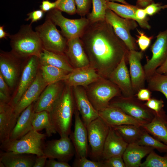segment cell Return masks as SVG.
Listing matches in <instances>:
<instances>
[{
    "instance_id": "cell-1",
    "label": "cell",
    "mask_w": 167,
    "mask_h": 167,
    "mask_svg": "<svg viewBox=\"0 0 167 167\" xmlns=\"http://www.w3.org/2000/svg\"><path fill=\"white\" fill-rule=\"evenodd\" d=\"M90 64L102 77L111 72L129 50L106 20L89 24L80 37Z\"/></svg>"
},
{
    "instance_id": "cell-2",
    "label": "cell",
    "mask_w": 167,
    "mask_h": 167,
    "mask_svg": "<svg viewBox=\"0 0 167 167\" xmlns=\"http://www.w3.org/2000/svg\"><path fill=\"white\" fill-rule=\"evenodd\" d=\"M75 109L72 88L66 84L61 94L49 112L51 123L60 137L69 136Z\"/></svg>"
},
{
    "instance_id": "cell-3",
    "label": "cell",
    "mask_w": 167,
    "mask_h": 167,
    "mask_svg": "<svg viewBox=\"0 0 167 167\" xmlns=\"http://www.w3.org/2000/svg\"><path fill=\"white\" fill-rule=\"evenodd\" d=\"M9 37L11 52L20 59L32 56L39 57L43 48L39 37L30 24L21 26L18 32Z\"/></svg>"
},
{
    "instance_id": "cell-4",
    "label": "cell",
    "mask_w": 167,
    "mask_h": 167,
    "mask_svg": "<svg viewBox=\"0 0 167 167\" xmlns=\"http://www.w3.org/2000/svg\"><path fill=\"white\" fill-rule=\"evenodd\" d=\"M84 88L89 100L98 111L109 106L113 99L122 95L115 84L102 77Z\"/></svg>"
},
{
    "instance_id": "cell-5",
    "label": "cell",
    "mask_w": 167,
    "mask_h": 167,
    "mask_svg": "<svg viewBox=\"0 0 167 167\" xmlns=\"http://www.w3.org/2000/svg\"><path fill=\"white\" fill-rule=\"evenodd\" d=\"M46 135L33 129L19 139L1 143L0 148L4 151L42 156L44 155L43 141Z\"/></svg>"
},
{
    "instance_id": "cell-6",
    "label": "cell",
    "mask_w": 167,
    "mask_h": 167,
    "mask_svg": "<svg viewBox=\"0 0 167 167\" xmlns=\"http://www.w3.org/2000/svg\"><path fill=\"white\" fill-rule=\"evenodd\" d=\"M109 105L118 108L143 125L151 122L155 116V112L135 96L125 97L121 95L115 97L110 101Z\"/></svg>"
},
{
    "instance_id": "cell-7",
    "label": "cell",
    "mask_w": 167,
    "mask_h": 167,
    "mask_svg": "<svg viewBox=\"0 0 167 167\" xmlns=\"http://www.w3.org/2000/svg\"><path fill=\"white\" fill-rule=\"evenodd\" d=\"M35 30L41 41L43 48L65 54L67 40L57 29L51 20L46 18L45 22L37 26Z\"/></svg>"
},
{
    "instance_id": "cell-8",
    "label": "cell",
    "mask_w": 167,
    "mask_h": 167,
    "mask_svg": "<svg viewBox=\"0 0 167 167\" xmlns=\"http://www.w3.org/2000/svg\"><path fill=\"white\" fill-rule=\"evenodd\" d=\"M47 18L60 27L61 33L67 40L80 38L90 24L85 17L75 19L66 18L62 15V11L57 8L49 11Z\"/></svg>"
},
{
    "instance_id": "cell-9",
    "label": "cell",
    "mask_w": 167,
    "mask_h": 167,
    "mask_svg": "<svg viewBox=\"0 0 167 167\" xmlns=\"http://www.w3.org/2000/svg\"><path fill=\"white\" fill-rule=\"evenodd\" d=\"M105 20L112 26L116 35L129 50H137L136 40L130 32L138 26L135 21L122 18L109 8L106 11Z\"/></svg>"
},
{
    "instance_id": "cell-10",
    "label": "cell",
    "mask_w": 167,
    "mask_h": 167,
    "mask_svg": "<svg viewBox=\"0 0 167 167\" xmlns=\"http://www.w3.org/2000/svg\"><path fill=\"white\" fill-rule=\"evenodd\" d=\"M90 155L95 159L102 157V152L110 126L99 117L87 127Z\"/></svg>"
},
{
    "instance_id": "cell-11",
    "label": "cell",
    "mask_w": 167,
    "mask_h": 167,
    "mask_svg": "<svg viewBox=\"0 0 167 167\" xmlns=\"http://www.w3.org/2000/svg\"><path fill=\"white\" fill-rule=\"evenodd\" d=\"M27 59L18 85L9 103L13 107L17 104L25 92L33 82L40 69V64L38 57L32 56Z\"/></svg>"
},
{
    "instance_id": "cell-12",
    "label": "cell",
    "mask_w": 167,
    "mask_h": 167,
    "mask_svg": "<svg viewBox=\"0 0 167 167\" xmlns=\"http://www.w3.org/2000/svg\"><path fill=\"white\" fill-rule=\"evenodd\" d=\"M43 152L48 158L67 162L75 153L69 136L61 137L58 139L47 141L44 146Z\"/></svg>"
},
{
    "instance_id": "cell-13",
    "label": "cell",
    "mask_w": 167,
    "mask_h": 167,
    "mask_svg": "<svg viewBox=\"0 0 167 167\" xmlns=\"http://www.w3.org/2000/svg\"><path fill=\"white\" fill-rule=\"evenodd\" d=\"M152 55L143 66L146 79L151 76L167 57V28L159 32L152 45Z\"/></svg>"
},
{
    "instance_id": "cell-14",
    "label": "cell",
    "mask_w": 167,
    "mask_h": 167,
    "mask_svg": "<svg viewBox=\"0 0 167 167\" xmlns=\"http://www.w3.org/2000/svg\"><path fill=\"white\" fill-rule=\"evenodd\" d=\"M20 59L11 52L0 54V74L11 89L15 86L21 73Z\"/></svg>"
},
{
    "instance_id": "cell-15",
    "label": "cell",
    "mask_w": 167,
    "mask_h": 167,
    "mask_svg": "<svg viewBox=\"0 0 167 167\" xmlns=\"http://www.w3.org/2000/svg\"><path fill=\"white\" fill-rule=\"evenodd\" d=\"M74 114V130L71 132L69 137L74 147L76 157H87L88 153V142L87 128L76 107Z\"/></svg>"
},
{
    "instance_id": "cell-16",
    "label": "cell",
    "mask_w": 167,
    "mask_h": 167,
    "mask_svg": "<svg viewBox=\"0 0 167 167\" xmlns=\"http://www.w3.org/2000/svg\"><path fill=\"white\" fill-rule=\"evenodd\" d=\"M76 107L79 112L86 126L99 117L98 111L94 108L89 100L84 87H72Z\"/></svg>"
},
{
    "instance_id": "cell-17",
    "label": "cell",
    "mask_w": 167,
    "mask_h": 167,
    "mask_svg": "<svg viewBox=\"0 0 167 167\" xmlns=\"http://www.w3.org/2000/svg\"><path fill=\"white\" fill-rule=\"evenodd\" d=\"M142 51L129 50L127 61L129 65V73L133 89L135 95L138 91L144 88L146 80L145 72L141 63Z\"/></svg>"
},
{
    "instance_id": "cell-18",
    "label": "cell",
    "mask_w": 167,
    "mask_h": 167,
    "mask_svg": "<svg viewBox=\"0 0 167 167\" xmlns=\"http://www.w3.org/2000/svg\"><path fill=\"white\" fill-rule=\"evenodd\" d=\"M48 85L43 78L39 69L33 82L13 107L14 113L18 118L24 110L37 100Z\"/></svg>"
},
{
    "instance_id": "cell-19",
    "label": "cell",
    "mask_w": 167,
    "mask_h": 167,
    "mask_svg": "<svg viewBox=\"0 0 167 167\" xmlns=\"http://www.w3.org/2000/svg\"><path fill=\"white\" fill-rule=\"evenodd\" d=\"M126 61L127 58L124 57L108 79L118 87L122 96L133 97L135 95L133 89L129 71L126 65Z\"/></svg>"
},
{
    "instance_id": "cell-20",
    "label": "cell",
    "mask_w": 167,
    "mask_h": 167,
    "mask_svg": "<svg viewBox=\"0 0 167 167\" xmlns=\"http://www.w3.org/2000/svg\"><path fill=\"white\" fill-rule=\"evenodd\" d=\"M65 85L63 81L48 85L35 103V112L43 111L49 112L61 94Z\"/></svg>"
},
{
    "instance_id": "cell-21",
    "label": "cell",
    "mask_w": 167,
    "mask_h": 167,
    "mask_svg": "<svg viewBox=\"0 0 167 167\" xmlns=\"http://www.w3.org/2000/svg\"><path fill=\"white\" fill-rule=\"evenodd\" d=\"M102 77L90 64L88 66L74 68L63 81L71 87L80 86L85 88Z\"/></svg>"
},
{
    "instance_id": "cell-22",
    "label": "cell",
    "mask_w": 167,
    "mask_h": 167,
    "mask_svg": "<svg viewBox=\"0 0 167 167\" xmlns=\"http://www.w3.org/2000/svg\"><path fill=\"white\" fill-rule=\"evenodd\" d=\"M65 54L74 68L90 65L88 58L80 37L67 40Z\"/></svg>"
},
{
    "instance_id": "cell-23",
    "label": "cell",
    "mask_w": 167,
    "mask_h": 167,
    "mask_svg": "<svg viewBox=\"0 0 167 167\" xmlns=\"http://www.w3.org/2000/svg\"><path fill=\"white\" fill-rule=\"evenodd\" d=\"M98 113L99 117L110 127L125 124L143 126L120 109L110 105L98 111Z\"/></svg>"
},
{
    "instance_id": "cell-24",
    "label": "cell",
    "mask_w": 167,
    "mask_h": 167,
    "mask_svg": "<svg viewBox=\"0 0 167 167\" xmlns=\"http://www.w3.org/2000/svg\"><path fill=\"white\" fill-rule=\"evenodd\" d=\"M128 144L116 130L110 126L105 143L102 157L105 160L114 156H122Z\"/></svg>"
},
{
    "instance_id": "cell-25",
    "label": "cell",
    "mask_w": 167,
    "mask_h": 167,
    "mask_svg": "<svg viewBox=\"0 0 167 167\" xmlns=\"http://www.w3.org/2000/svg\"><path fill=\"white\" fill-rule=\"evenodd\" d=\"M18 118L13 107L9 104L0 102V141L1 143L8 140Z\"/></svg>"
},
{
    "instance_id": "cell-26",
    "label": "cell",
    "mask_w": 167,
    "mask_h": 167,
    "mask_svg": "<svg viewBox=\"0 0 167 167\" xmlns=\"http://www.w3.org/2000/svg\"><path fill=\"white\" fill-rule=\"evenodd\" d=\"M143 127L154 138L167 145V115L164 109L155 112L152 121Z\"/></svg>"
},
{
    "instance_id": "cell-27",
    "label": "cell",
    "mask_w": 167,
    "mask_h": 167,
    "mask_svg": "<svg viewBox=\"0 0 167 167\" xmlns=\"http://www.w3.org/2000/svg\"><path fill=\"white\" fill-rule=\"evenodd\" d=\"M35 103L28 107L21 113L9 139L14 140L19 139L33 129L32 119L35 112L34 109Z\"/></svg>"
},
{
    "instance_id": "cell-28",
    "label": "cell",
    "mask_w": 167,
    "mask_h": 167,
    "mask_svg": "<svg viewBox=\"0 0 167 167\" xmlns=\"http://www.w3.org/2000/svg\"><path fill=\"white\" fill-rule=\"evenodd\" d=\"M154 149L136 143L128 144L122 155L126 167H139L142 159Z\"/></svg>"
},
{
    "instance_id": "cell-29",
    "label": "cell",
    "mask_w": 167,
    "mask_h": 167,
    "mask_svg": "<svg viewBox=\"0 0 167 167\" xmlns=\"http://www.w3.org/2000/svg\"><path fill=\"white\" fill-rule=\"evenodd\" d=\"M36 156L12 151L1 152L0 162L5 167H33Z\"/></svg>"
},
{
    "instance_id": "cell-30",
    "label": "cell",
    "mask_w": 167,
    "mask_h": 167,
    "mask_svg": "<svg viewBox=\"0 0 167 167\" xmlns=\"http://www.w3.org/2000/svg\"><path fill=\"white\" fill-rule=\"evenodd\" d=\"M38 58L40 65L54 66L69 72L72 71L74 68L65 54L43 48Z\"/></svg>"
},
{
    "instance_id": "cell-31",
    "label": "cell",
    "mask_w": 167,
    "mask_h": 167,
    "mask_svg": "<svg viewBox=\"0 0 167 167\" xmlns=\"http://www.w3.org/2000/svg\"><path fill=\"white\" fill-rule=\"evenodd\" d=\"M32 123L34 130L38 131L45 129L48 137L57 133L50 121L49 112L43 111L35 112L32 119Z\"/></svg>"
},
{
    "instance_id": "cell-32",
    "label": "cell",
    "mask_w": 167,
    "mask_h": 167,
    "mask_svg": "<svg viewBox=\"0 0 167 167\" xmlns=\"http://www.w3.org/2000/svg\"><path fill=\"white\" fill-rule=\"evenodd\" d=\"M112 127L128 144L136 143L141 137L144 129L143 126L125 124Z\"/></svg>"
},
{
    "instance_id": "cell-33",
    "label": "cell",
    "mask_w": 167,
    "mask_h": 167,
    "mask_svg": "<svg viewBox=\"0 0 167 167\" xmlns=\"http://www.w3.org/2000/svg\"><path fill=\"white\" fill-rule=\"evenodd\" d=\"M40 69L43 78L48 85L64 81L70 72L49 65H40Z\"/></svg>"
},
{
    "instance_id": "cell-34",
    "label": "cell",
    "mask_w": 167,
    "mask_h": 167,
    "mask_svg": "<svg viewBox=\"0 0 167 167\" xmlns=\"http://www.w3.org/2000/svg\"><path fill=\"white\" fill-rule=\"evenodd\" d=\"M108 8L119 16L124 18L131 19L136 22L135 14L139 8L137 6L128 4H120L113 2L107 1Z\"/></svg>"
},
{
    "instance_id": "cell-35",
    "label": "cell",
    "mask_w": 167,
    "mask_h": 167,
    "mask_svg": "<svg viewBox=\"0 0 167 167\" xmlns=\"http://www.w3.org/2000/svg\"><path fill=\"white\" fill-rule=\"evenodd\" d=\"M146 81L148 89L151 91L161 92L167 100V75L159 74L155 72Z\"/></svg>"
},
{
    "instance_id": "cell-36",
    "label": "cell",
    "mask_w": 167,
    "mask_h": 167,
    "mask_svg": "<svg viewBox=\"0 0 167 167\" xmlns=\"http://www.w3.org/2000/svg\"><path fill=\"white\" fill-rule=\"evenodd\" d=\"M92 10L88 14L87 18L90 23L105 20L106 11L108 8L105 0H92Z\"/></svg>"
},
{
    "instance_id": "cell-37",
    "label": "cell",
    "mask_w": 167,
    "mask_h": 167,
    "mask_svg": "<svg viewBox=\"0 0 167 167\" xmlns=\"http://www.w3.org/2000/svg\"><path fill=\"white\" fill-rule=\"evenodd\" d=\"M136 143L140 145L151 147L161 152L167 153V145L151 136L145 130Z\"/></svg>"
},
{
    "instance_id": "cell-38",
    "label": "cell",
    "mask_w": 167,
    "mask_h": 167,
    "mask_svg": "<svg viewBox=\"0 0 167 167\" xmlns=\"http://www.w3.org/2000/svg\"><path fill=\"white\" fill-rule=\"evenodd\" d=\"M140 167H167V153L163 156L159 155L154 150L150 152Z\"/></svg>"
},
{
    "instance_id": "cell-39",
    "label": "cell",
    "mask_w": 167,
    "mask_h": 167,
    "mask_svg": "<svg viewBox=\"0 0 167 167\" xmlns=\"http://www.w3.org/2000/svg\"><path fill=\"white\" fill-rule=\"evenodd\" d=\"M56 8L70 15L76 13L75 0H60Z\"/></svg>"
},
{
    "instance_id": "cell-40",
    "label": "cell",
    "mask_w": 167,
    "mask_h": 167,
    "mask_svg": "<svg viewBox=\"0 0 167 167\" xmlns=\"http://www.w3.org/2000/svg\"><path fill=\"white\" fill-rule=\"evenodd\" d=\"M75 167H104L103 162L89 160L86 157L76 158L73 163Z\"/></svg>"
},
{
    "instance_id": "cell-41",
    "label": "cell",
    "mask_w": 167,
    "mask_h": 167,
    "mask_svg": "<svg viewBox=\"0 0 167 167\" xmlns=\"http://www.w3.org/2000/svg\"><path fill=\"white\" fill-rule=\"evenodd\" d=\"M75 1L78 15L84 17L90 13L92 0H75Z\"/></svg>"
},
{
    "instance_id": "cell-42",
    "label": "cell",
    "mask_w": 167,
    "mask_h": 167,
    "mask_svg": "<svg viewBox=\"0 0 167 167\" xmlns=\"http://www.w3.org/2000/svg\"><path fill=\"white\" fill-rule=\"evenodd\" d=\"M139 35L137 42L142 51H145L149 47L150 44L152 36L148 37L143 32L137 30Z\"/></svg>"
},
{
    "instance_id": "cell-43",
    "label": "cell",
    "mask_w": 167,
    "mask_h": 167,
    "mask_svg": "<svg viewBox=\"0 0 167 167\" xmlns=\"http://www.w3.org/2000/svg\"><path fill=\"white\" fill-rule=\"evenodd\" d=\"M104 167H125L122 156H117L105 160L103 162Z\"/></svg>"
},
{
    "instance_id": "cell-44",
    "label": "cell",
    "mask_w": 167,
    "mask_h": 167,
    "mask_svg": "<svg viewBox=\"0 0 167 167\" xmlns=\"http://www.w3.org/2000/svg\"><path fill=\"white\" fill-rule=\"evenodd\" d=\"M148 107L156 113L161 111L164 107V102L162 99L158 100L154 98H151L144 103Z\"/></svg>"
},
{
    "instance_id": "cell-45",
    "label": "cell",
    "mask_w": 167,
    "mask_h": 167,
    "mask_svg": "<svg viewBox=\"0 0 167 167\" xmlns=\"http://www.w3.org/2000/svg\"><path fill=\"white\" fill-rule=\"evenodd\" d=\"M167 8V5H162L160 3L153 2L146 7L144 10L147 15L152 16L162 9Z\"/></svg>"
},
{
    "instance_id": "cell-46",
    "label": "cell",
    "mask_w": 167,
    "mask_h": 167,
    "mask_svg": "<svg viewBox=\"0 0 167 167\" xmlns=\"http://www.w3.org/2000/svg\"><path fill=\"white\" fill-rule=\"evenodd\" d=\"M45 12L41 10H34L27 14L28 16L25 20H31L30 24L41 19L43 17Z\"/></svg>"
},
{
    "instance_id": "cell-47",
    "label": "cell",
    "mask_w": 167,
    "mask_h": 167,
    "mask_svg": "<svg viewBox=\"0 0 167 167\" xmlns=\"http://www.w3.org/2000/svg\"><path fill=\"white\" fill-rule=\"evenodd\" d=\"M60 0H56L53 2H52L48 0H43L40 6V9L45 12L49 11H50L56 8Z\"/></svg>"
},
{
    "instance_id": "cell-48",
    "label": "cell",
    "mask_w": 167,
    "mask_h": 167,
    "mask_svg": "<svg viewBox=\"0 0 167 167\" xmlns=\"http://www.w3.org/2000/svg\"><path fill=\"white\" fill-rule=\"evenodd\" d=\"M136 95L139 100L141 101H147L151 98V92L148 88H144L140 89Z\"/></svg>"
},
{
    "instance_id": "cell-49",
    "label": "cell",
    "mask_w": 167,
    "mask_h": 167,
    "mask_svg": "<svg viewBox=\"0 0 167 167\" xmlns=\"http://www.w3.org/2000/svg\"><path fill=\"white\" fill-rule=\"evenodd\" d=\"M47 160L45 166L46 167H71L67 162L62 161L55 159H49Z\"/></svg>"
},
{
    "instance_id": "cell-50",
    "label": "cell",
    "mask_w": 167,
    "mask_h": 167,
    "mask_svg": "<svg viewBox=\"0 0 167 167\" xmlns=\"http://www.w3.org/2000/svg\"><path fill=\"white\" fill-rule=\"evenodd\" d=\"M11 89L0 74V91L11 98Z\"/></svg>"
},
{
    "instance_id": "cell-51",
    "label": "cell",
    "mask_w": 167,
    "mask_h": 167,
    "mask_svg": "<svg viewBox=\"0 0 167 167\" xmlns=\"http://www.w3.org/2000/svg\"><path fill=\"white\" fill-rule=\"evenodd\" d=\"M47 158V157L45 155L36 156L33 167H45Z\"/></svg>"
},
{
    "instance_id": "cell-52",
    "label": "cell",
    "mask_w": 167,
    "mask_h": 167,
    "mask_svg": "<svg viewBox=\"0 0 167 167\" xmlns=\"http://www.w3.org/2000/svg\"><path fill=\"white\" fill-rule=\"evenodd\" d=\"M155 72L159 74L167 75V57L163 63L157 68Z\"/></svg>"
},
{
    "instance_id": "cell-53",
    "label": "cell",
    "mask_w": 167,
    "mask_h": 167,
    "mask_svg": "<svg viewBox=\"0 0 167 167\" xmlns=\"http://www.w3.org/2000/svg\"><path fill=\"white\" fill-rule=\"evenodd\" d=\"M10 35L6 32L4 30V26H0V39H6L7 36H9Z\"/></svg>"
},
{
    "instance_id": "cell-54",
    "label": "cell",
    "mask_w": 167,
    "mask_h": 167,
    "mask_svg": "<svg viewBox=\"0 0 167 167\" xmlns=\"http://www.w3.org/2000/svg\"><path fill=\"white\" fill-rule=\"evenodd\" d=\"M106 1L108 2H114V1H117L119 2H120V3H121L122 4H128V3L126 1H125L124 0H105Z\"/></svg>"
},
{
    "instance_id": "cell-55",
    "label": "cell",
    "mask_w": 167,
    "mask_h": 167,
    "mask_svg": "<svg viewBox=\"0 0 167 167\" xmlns=\"http://www.w3.org/2000/svg\"><path fill=\"white\" fill-rule=\"evenodd\" d=\"M0 167H5L4 164L2 162H0Z\"/></svg>"
},
{
    "instance_id": "cell-56",
    "label": "cell",
    "mask_w": 167,
    "mask_h": 167,
    "mask_svg": "<svg viewBox=\"0 0 167 167\" xmlns=\"http://www.w3.org/2000/svg\"><path fill=\"white\" fill-rule=\"evenodd\" d=\"M138 2L143 1H151L152 0H137Z\"/></svg>"
}]
</instances>
